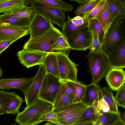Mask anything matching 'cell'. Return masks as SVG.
<instances>
[{
	"instance_id": "6da1fadb",
	"label": "cell",
	"mask_w": 125,
	"mask_h": 125,
	"mask_svg": "<svg viewBox=\"0 0 125 125\" xmlns=\"http://www.w3.org/2000/svg\"><path fill=\"white\" fill-rule=\"evenodd\" d=\"M125 40V18L114 19L105 34L102 52L107 58L115 47Z\"/></svg>"
},
{
	"instance_id": "7a4b0ae2",
	"label": "cell",
	"mask_w": 125,
	"mask_h": 125,
	"mask_svg": "<svg viewBox=\"0 0 125 125\" xmlns=\"http://www.w3.org/2000/svg\"><path fill=\"white\" fill-rule=\"evenodd\" d=\"M52 104L38 98L21 112L18 111L16 122L20 125H38L42 122L40 119Z\"/></svg>"
},
{
	"instance_id": "3957f363",
	"label": "cell",
	"mask_w": 125,
	"mask_h": 125,
	"mask_svg": "<svg viewBox=\"0 0 125 125\" xmlns=\"http://www.w3.org/2000/svg\"><path fill=\"white\" fill-rule=\"evenodd\" d=\"M62 35V32L53 25L43 34L31 39L24 44L23 49L28 50L52 53L51 46L54 40Z\"/></svg>"
},
{
	"instance_id": "277c9868",
	"label": "cell",
	"mask_w": 125,
	"mask_h": 125,
	"mask_svg": "<svg viewBox=\"0 0 125 125\" xmlns=\"http://www.w3.org/2000/svg\"><path fill=\"white\" fill-rule=\"evenodd\" d=\"M85 55L88 60L89 72L92 75V83L97 84L102 79L105 77L108 71L111 68L106 58L102 51L97 54L90 52Z\"/></svg>"
},
{
	"instance_id": "5b68a950",
	"label": "cell",
	"mask_w": 125,
	"mask_h": 125,
	"mask_svg": "<svg viewBox=\"0 0 125 125\" xmlns=\"http://www.w3.org/2000/svg\"><path fill=\"white\" fill-rule=\"evenodd\" d=\"M81 102L53 109L60 125H70L75 123L88 107Z\"/></svg>"
},
{
	"instance_id": "8992f818",
	"label": "cell",
	"mask_w": 125,
	"mask_h": 125,
	"mask_svg": "<svg viewBox=\"0 0 125 125\" xmlns=\"http://www.w3.org/2000/svg\"><path fill=\"white\" fill-rule=\"evenodd\" d=\"M31 4L36 13L50 20L52 24L62 27L66 19L65 12L38 0H31Z\"/></svg>"
},
{
	"instance_id": "52a82bcc",
	"label": "cell",
	"mask_w": 125,
	"mask_h": 125,
	"mask_svg": "<svg viewBox=\"0 0 125 125\" xmlns=\"http://www.w3.org/2000/svg\"><path fill=\"white\" fill-rule=\"evenodd\" d=\"M61 83L60 78L46 73L42 81L38 98L53 104Z\"/></svg>"
},
{
	"instance_id": "ba28073f",
	"label": "cell",
	"mask_w": 125,
	"mask_h": 125,
	"mask_svg": "<svg viewBox=\"0 0 125 125\" xmlns=\"http://www.w3.org/2000/svg\"><path fill=\"white\" fill-rule=\"evenodd\" d=\"M58 62L60 79L74 81L77 80L78 65L72 61L64 53L56 54Z\"/></svg>"
},
{
	"instance_id": "9c48e42d",
	"label": "cell",
	"mask_w": 125,
	"mask_h": 125,
	"mask_svg": "<svg viewBox=\"0 0 125 125\" xmlns=\"http://www.w3.org/2000/svg\"><path fill=\"white\" fill-rule=\"evenodd\" d=\"M46 73L43 63L40 65L37 73L33 78L31 85L24 94L26 107L29 106L39 98V93Z\"/></svg>"
},
{
	"instance_id": "30bf717a",
	"label": "cell",
	"mask_w": 125,
	"mask_h": 125,
	"mask_svg": "<svg viewBox=\"0 0 125 125\" xmlns=\"http://www.w3.org/2000/svg\"><path fill=\"white\" fill-rule=\"evenodd\" d=\"M67 40L71 50L85 51L91 47L92 33L87 28L70 36Z\"/></svg>"
},
{
	"instance_id": "8fae6325",
	"label": "cell",
	"mask_w": 125,
	"mask_h": 125,
	"mask_svg": "<svg viewBox=\"0 0 125 125\" xmlns=\"http://www.w3.org/2000/svg\"><path fill=\"white\" fill-rule=\"evenodd\" d=\"M53 25L50 20L36 12L28 27L30 34L29 39L43 34L49 31Z\"/></svg>"
},
{
	"instance_id": "7c38bea8",
	"label": "cell",
	"mask_w": 125,
	"mask_h": 125,
	"mask_svg": "<svg viewBox=\"0 0 125 125\" xmlns=\"http://www.w3.org/2000/svg\"><path fill=\"white\" fill-rule=\"evenodd\" d=\"M47 53L28 50L24 49L18 52L16 55L20 62L27 68L43 64Z\"/></svg>"
},
{
	"instance_id": "4fadbf2b",
	"label": "cell",
	"mask_w": 125,
	"mask_h": 125,
	"mask_svg": "<svg viewBox=\"0 0 125 125\" xmlns=\"http://www.w3.org/2000/svg\"><path fill=\"white\" fill-rule=\"evenodd\" d=\"M29 33L28 28L10 25H0V42L16 41Z\"/></svg>"
},
{
	"instance_id": "5bb4252c",
	"label": "cell",
	"mask_w": 125,
	"mask_h": 125,
	"mask_svg": "<svg viewBox=\"0 0 125 125\" xmlns=\"http://www.w3.org/2000/svg\"><path fill=\"white\" fill-rule=\"evenodd\" d=\"M111 68H125V40L119 44L106 58Z\"/></svg>"
},
{
	"instance_id": "9a60e30c",
	"label": "cell",
	"mask_w": 125,
	"mask_h": 125,
	"mask_svg": "<svg viewBox=\"0 0 125 125\" xmlns=\"http://www.w3.org/2000/svg\"><path fill=\"white\" fill-rule=\"evenodd\" d=\"M33 78L16 79L2 78L0 80V88L9 90L11 89L22 91L24 95L31 85Z\"/></svg>"
},
{
	"instance_id": "2e32d148",
	"label": "cell",
	"mask_w": 125,
	"mask_h": 125,
	"mask_svg": "<svg viewBox=\"0 0 125 125\" xmlns=\"http://www.w3.org/2000/svg\"><path fill=\"white\" fill-rule=\"evenodd\" d=\"M110 88L116 91L125 83V72L123 69L111 68L105 77Z\"/></svg>"
},
{
	"instance_id": "e0dca14e",
	"label": "cell",
	"mask_w": 125,
	"mask_h": 125,
	"mask_svg": "<svg viewBox=\"0 0 125 125\" xmlns=\"http://www.w3.org/2000/svg\"><path fill=\"white\" fill-rule=\"evenodd\" d=\"M101 88L97 84L91 83L86 85L85 92L81 102L89 106H97L99 100Z\"/></svg>"
},
{
	"instance_id": "ac0fdd59",
	"label": "cell",
	"mask_w": 125,
	"mask_h": 125,
	"mask_svg": "<svg viewBox=\"0 0 125 125\" xmlns=\"http://www.w3.org/2000/svg\"><path fill=\"white\" fill-rule=\"evenodd\" d=\"M95 19L98 21L105 33L114 19L107 0L105 5Z\"/></svg>"
},
{
	"instance_id": "d6986e66",
	"label": "cell",
	"mask_w": 125,
	"mask_h": 125,
	"mask_svg": "<svg viewBox=\"0 0 125 125\" xmlns=\"http://www.w3.org/2000/svg\"><path fill=\"white\" fill-rule=\"evenodd\" d=\"M31 21L27 19L14 17L9 13L0 15V25H10L28 28Z\"/></svg>"
},
{
	"instance_id": "ffe728a7",
	"label": "cell",
	"mask_w": 125,
	"mask_h": 125,
	"mask_svg": "<svg viewBox=\"0 0 125 125\" xmlns=\"http://www.w3.org/2000/svg\"><path fill=\"white\" fill-rule=\"evenodd\" d=\"M43 63L46 73H50L60 79L58 62L56 54L47 53Z\"/></svg>"
},
{
	"instance_id": "44dd1931",
	"label": "cell",
	"mask_w": 125,
	"mask_h": 125,
	"mask_svg": "<svg viewBox=\"0 0 125 125\" xmlns=\"http://www.w3.org/2000/svg\"><path fill=\"white\" fill-rule=\"evenodd\" d=\"M67 19L64 21L62 27V33L67 39L72 35L87 28L88 22H85L83 25L77 26L73 24L71 21L72 18L67 16Z\"/></svg>"
},
{
	"instance_id": "7402d4cb",
	"label": "cell",
	"mask_w": 125,
	"mask_h": 125,
	"mask_svg": "<svg viewBox=\"0 0 125 125\" xmlns=\"http://www.w3.org/2000/svg\"><path fill=\"white\" fill-rule=\"evenodd\" d=\"M25 6L24 0H0V13H12Z\"/></svg>"
},
{
	"instance_id": "603a6c76",
	"label": "cell",
	"mask_w": 125,
	"mask_h": 125,
	"mask_svg": "<svg viewBox=\"0 0 125 125\" xmlns=\"http://www.w3.org/2000/svg\"><path fill=\"white\" fill-rule=\"evenodd\" d=\"M101 0H72L79 3V5L74 11L77 16H83L93 9Z\"/></svg>"
},
{
	"instance_id": "cb8c5ba5",
	"label": "cell",
	"mask_w": 125,
	"mask_h": 125,
	"mask_svg": "<svg viewBox=\"0 0 125 125\" xmlns=\"http://www.w3.org/2000/svg\"><path fill=\"white\" fill-rule=\"evenodd\" d=\"M71 49L66 38L63 35L56 39L51 46L52 53H64L69 55Z\"/></svg>"
},
{
	"instance_id": "d4e9b609",
	"label": "cell",
	"mask_w": 125,
	"mask_h": 125,
	"mask_svg": "<svg viewBox=\"0 0 125 125\" xmlns=\"http://www.w3.org/2000/svg\"><path fill=\"white\" fill-rule=\"evenodd\" d=\"M114 19L125 18V0H107Z\"/></svg>"
},
{
	"instance_id": "484cf974",
	"label": "cell",
	"mask_w": 125,
	"mask_h": 125,
	"mask_svg": "<svg viewBox=\"0 0 125 125\" xmlns=\"http://www.w3.org/2000/svg\"><path fill=\"white\" fill-rule=\"evenodd\" d=\"M61 81L59 91L52 104L53 109L61 107L71 104L65 87Z\"/></svg>"
},
{
	"instance_id": "4316f807",
	"label": "cell",
	"mask_w": 125,
	"mask_h": 125,
	"mask_svg": "<svg viewBox=\"0 0 125 125\" xmlns=\"http://www.w3.org/2000/svg\"><path fill=\"white\" fill-rule=\"evenodd\" d=\"M101 94L105 101L108 105L110 112L119 113L118 106L115 99L114 96L111 89L108 87L105 86L101 88Z\"/></svg>"
},
{
	"instance_id": "83f0119b",
	"label": "cell",
	"mask_w": 125,
	"mask_h": 125,
	"mask_svg": "<svg viewBox=\"0 0 125 125\" xmlns=\"http://www.w3.org/2000/svg\"><path fill=\"white\" fill-rule=\"evenodd\" d=\"M9 13L14 17L31 21L35 16L36 12L32 7L25 6L19 10Z\"/></svg>"
},
{
	"instance_id": "f1b7e54d",
	"label": "cell",
	"mask_w": 125,
	"mask_h": 125,
	"mask_svg": "<svg viewBox=\"0 0 125 125\" xmlns=\"http://www.w3.org/2000/svg\"><path fill=\"white\" fill-rule=\"evenodd\" d=\"M87 29L90 32L94 30L98 36L101 46L102 47L105 33L98 21L96 19H93L88 22Z\"/></svg>"
},
{
	"instance_id": "f546056e",
	"label": "cell",
	"mask_w": 125,
	"mask_h": 125,
	"mask_svg": "<svg viewBox=\"0 0 125 125\" xmlns=\"http://www.w3.org/2000/svg\"><path fill=\"white\" fill-rule=\"evenodd\" d=\"M23 102L22 99L16 94L15 97L10 100L5 104L6 113L15 114L19 111V109Z\"/></svg>"
},
{
	"instance_id": "4dcf8cb0",
	"label": "cell",
	"mask_w": 125,
	"mask_h": 125,
	"mask_svg": "<svg viewBox=\"0 0 125 125\" xmlns=\"http://www.w3.org/2000/svg\"><path fill=\"white\" fill-rule=\"evenodd\" d=\"M40 1L46 3L59 10L68 12L73 10V5L62 0H38Z\"/></svg>"
},
{
	"instance_id": "1f68e13d",
	"label": "cell",
	"mask_w": 125,
	"mask_h": 125,
	"mask_svg": "<svg viewBox=\"0 0 125 125\" xmlns=\"http://www.w3.org/2000/svg\"><path fill=\"white\" fill-rule=\"evenodd\" d=\"M98 115L96 106L93 105L88 106L75 123L85 121H95L97 120Z\"/></svg>"
},
{
	"instance_id": "d6a6232c",
	"label": "cell",
	"mask_w": 125,
	"mask_h": 125,
	"mask_svg": "<svg viewBox=\"0 0 125 125\" xmlns=\"http://www.w3.org/2000/svg\"><path fill=\"white\" fill-rule=\"evenodd\" d=\"M73 82L75 93L72 103L81 102L84 94L86 85L83 82L77 80Z\"/></svg>"
},
{
	"instance_id": "836d02e7",
	"label": "cell",
	"mask_w": 125,
	"mask_h": 125,
	"mask_svg": "<svg viewBox=\"0 0 125 125\" xmlns=\"http://www.w3.org/2000/svg\"><path fill=\"white\" fill-rule=\"evenodd\" d=\"M15 92H9L0 90V115L6 113V104L9 101L16 97Z\"/></svg>"
},
{
	"instance_id": "e575fe53",
	"label": "cell",
	"mask_w": 125,
	"mask_h": 125,
	"mask_svg": "<svg viewBox=\"0 0 125 125\" xmlns=\"http://www.w3.org/2000/svg\"><path fill=\"white\" fill-rule=\"evenodd\" d=\"M119 113L111 112H103V114H99L100 119L102 125H110L113 123L120 119Z\"/></svg>"
},
{
	"instance_id": "d590c367",
	"label": "cell",
	"mask_w": 125,
	"mask_h": 125,
	"mask_svg": "<svg viewBox=\"0 0 125 125\" xmlns=\"http://www.w3.org/2000/svg\"><path fill=\"white\" fill-rule=\"evenodd\" d=\"M106 1V0H101L93 9L82 16L85 21L88 22L91 20L95 19L105 5Z\"/></svg>"
},
{
	"instance_id": "8d00e7d4",
	"label": "cell",
	"mask_w": 125,
	"mask_h": 125,
	"mask_svg": "<svg viewBox=\"0 0 125 125\" xmlns=\"http://www.w3.org/2000/svg\"><path fill=\"white\" fill-rule=\"evenodd\" d=\"M39 120L42 122L43 121H49L59 125L57 114L53 111V106L50 107L40 117Z\"/></svg>"
},
{
	"instance_id": "74e56055",
	"label": "cell",
	"mask_w": 125,
	"mask_h": 125,
	"mask_svg": "<svg viewBox=\"0 0 125 125\" xmlns=\"http://www.w3.org/2000/svg\"><path fill=\"white\" fill-rule=\"evenodd\" d=\"M92 34L91 46L90 52L97 54L102 51V47L100 45L97 35L94 30L91 31Z\"/></svg>"
},
{
	"instance_id": "f35d334b",
	"label": "cell",
	"mask_w": 125,
	"mask_h": 125,
	"mask_svg": "<svg viewBox=\"0 0 125 125\" xmlns=\"http://www.w3.org/2000/svg\"><path fill=\"white\" fill-rule=\"evenodd\" d=\"M114 97L118 106H121L125 109V85H124L117 90Z\"/></svg>"
},
{
	"instance_id": "ab89813d",
	"label": "cell",
	"mask_w": 125,
	"mask_h": 125,
	"mask_svg": "<svg viewBox=\"0 0 125 125\" xmlns=\"http://www.w3.org/2000/svg\"><path fill=\"white\" fill-rule=\"evenodd\" d=\"M61 80L65 87L66 92L72 104L75 93V88L73 82Z\"/></svg>"
},
{
	"instance_id": "60d3db41",
	"label": "cell",
	"mask_w": 125,
	"mask_h": 125,
	"mask_svg": "<svg viewBox=\"0 0 125 125\" xmlns=\"http://www.w3.org/2000/svg\"><path fill=\"white\" fill-rule=\"evenodd\" d=\"M97 108L99 114L100 115L102 114L103 112H110L108 105L102 97L100 92L99 100L98 102Z\"/></svg>"
},
{
	"instance_id": "b9f144b4",
	"label": "cell",
	"mask_w": 125,
	"mask_h": 125,
	"mask_svg": "<svg viewBox=\"0 0 125 125\" xmlns=\"http://www.w3.org/2000/svg\"><path fill=\"white\" fill-rule=\"evenodd\" d=\"M71 21L73 24L78 26L83 25L85 22L82 17L78 16L72 19Z\"/></svg>"
},
{
	"instance_id": "7bdbcfd3",
	"label": "cell",
	"mask_w": 125,
	"mask_h": 125,
	"mask_svg": "<svg viewBox=\"0 0 125 125\" xmlns=\"http://www.w3.org/2000/svg\"><path fill=\"white\" fill-rule=\"evenodd\" d=\"M15 41H8L0 42V54L11 44Z\"/></svg>"
},
{
	"instance_id": "ee69618b",
	"label": "cell",
	"mask_w": 125,
	"mask_h": 125,
	"mask_svg": "<svg viewBox=\"0 0 125 125\" xmlns=\"http://www.w3.org/2000/svg\"><path fill=\"white\" fill-rule=\"evenodd\" d=\"M93 122L91 121H85L75 123L70 125H92Z\"/></svg>"
},
{
	"instance_id": "f6af8a7d",
	"label": "cell",
	"mask_w": 125,
	"mask_h": 125,
	"mask_svg": "<svg viewBox=\"0 0 125 125\" xmlns=\"http://www.w3.org/2000/svg\"><path fill=\"white\" fill-rule=\"evenodd\" d=\"M110 125H125V123L122 122L119 119Z\"/></svg>"
},
{
	"instance_id": "bcb514c9",
	"label": "cell",
	"mask_w": 125,
	"mask_h": 125,
	"mask_svg": "<svg viewBox=\"0 0 125 125\" xmlns=\"http://www.w3.org/2000/svg\"><path fill=\"white\" fill-rule=\"evenodd\" d=\"M92 125H102L101 121L100 119L99 114L97 120L94 122H93Z\"/></svg>"
},
{
	"instance_id": "7dc6e473",
	"label": "cell",
	"mask_w": 125,
	"mask_h": 125,
	"mask_svg": "<svg viewBox=\"0 0 125 125\" xmlns=\"http://www.w3.org/2000/svg\"><path fill=\"white\" fill-rule=\"evenodd\" d=\"M120 119L124 123H125V111L122 114L120 115Z\"/></svg>"
},
{
	"instance_id": "c3c4849f",
	"label": "cell",
	"mask_w": 125,
	"mask_h": 125,
	"mask_svg": "<svg viewBox=\"0 0 125 125\" xmlns=\"http://www.w3.org/2000/svg\"><path fill=\"white\" fill-rule=\"evenodd\" d=\"M31 0H24V5L25 6L29 5L31 3Z\"/></svg>"
},
{
	"instance_id": "681fc988",
	"label": "cell",
	"mask_w": 125,
	"mask_h": 125,
	"mask_svg": "<svg viewBox=\"0 0 125 125\" xmlns=\"http://www.w3.org/2000/svg\"><path fill=\"white\" fill-rule=\"evenodd\" d=\"M43 125H59L52 122L48 121L46 124Z\"/></svg>"
},
{
	"instance_id": "f907efd6",
	"label": "cell",
	"mask_w": 125,
	"mask_h": 125,
	"mask_svg": "<svg viewBox=\"0 0 125 125\" xmlns=\"http://www.w3.org/2000/svg\"><path fill=\"white\" fill-rule=\"evenodd\" d=\"M3 72L2 70L1 69L0 66V80L1 77L2 76Z\"/></svg>"
},
{
	"instance_id": "816d5d0a",
	"label": "cell",
	"mask_w": 125,
	"mask_h": 125,
	"mask_svg": "<svg viewBox=\"0 0 125 125\" xmlns=\"http://www.w3.org/2000/svg\"><path fill=\"white\" fill-rule=\"evenodd\" d=\"M17 125V124L13 125Z\"/></svg>"
}]
</instances>
